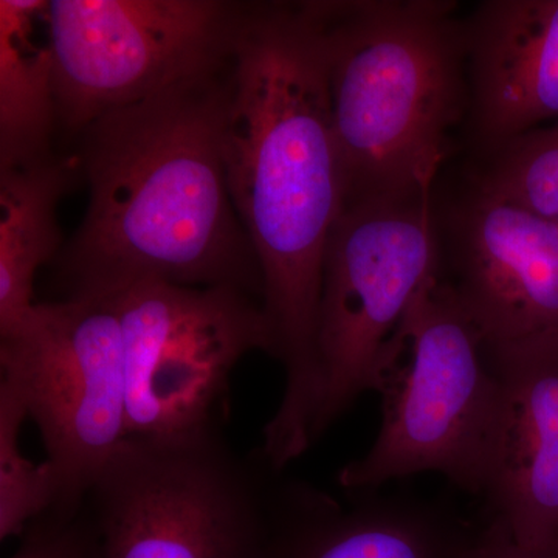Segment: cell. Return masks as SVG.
<instances>
[{
    "label": "cell",
    "instance_id": "obj_8",
    "mask_svg": "<svg viewBox=\"0 0 558 558\" xmlns=\"http://www.w3.org/2000/svg\"><path fill=\"white\" fill-rule=\"evenodd\" d=\"M0 368L39 428L58 483L53 509L80 510L130 439L116 304L109 296L38 303L21 329L0 339Z\"/></svg>",
    "mask_w": 558,
    "mask_h": 558
},
{
    "label": "cell",
    "instance_id": "obj_4",
    "mask_svg": "<svg viewBox=\"0 0 558 558\" xmlns=\"http://www.w3.org/2000/svg\"><path fill=\"white\" fill-rule=\"evenodd\" d=\"M384 417L368 453L337 475L347 492L440 473L486 497L501 442L506 395L480 333L440 275L410 304L385 352Z\"/></svg>",
    "mask_w": 558,
    "mask_h": 558
},
{
    "label": "cell",
    "instance_id": "obj_1",
    "mask_svg": "<svg viewBox=\"0 0 558 558\" xmlns=\"http://www.w3.org/2000/svg\"><path fill=\"white\" fill-rule=\"evenodd\" d=\"M222 156L263 271L270 355L286 374L264 442L279 457H299L310 449L317 409L323 259L347 201L310 2L245 3L226 70Z\"/></svg>",
    "mask_w": 558,
    "mask_h": 558
},
{
    "label": "cell",
    "instance_id": "obj_13",
    "mask_svg": "<svg viewBox=\"0 0 558 558\" xmlns=\"http://www.w3.org/2000/svg\"><path fill=\"white\" fill-rule=\"evenodd\" d=\"M465 24L473 126L494 154L558 119V0H487Z\"/></svg>",
    "mask_w": 558,
    "mask_h": 558
},
{
    "label": "cell",
    "instance_id": "obj_10",
    "mask_svg": "<svg viewBox=\"0 0 558 558\" xmlns=\"http://www.w3.org/2000/svg\"><path fill=\"white\" fill-rule=\"evenodd\" d=\"M446 279L484 348L558 336V227L476 189L453 216Z\"/></svg>",
    "mask_w": 558,
    "mask_h": 558
},
{
    "label": "cell",
    "instance_id": "obj_19",
    "mask_svg": "<svg viewBox=\"0 0 558 558\" xmlns=\"http://www.w3.org/2000/svg\"><path fill=\"white\" fill-rule=\"evenodd\" d=\"M472 558H558V549L520 545L501 521L490 519L487 527L480 531Z\"/></svg>",
    "mask_w": 558,
    "mask_h": 558
},
{
    "label": "cell",
    "instance_id": "obj_18",
    "mask_svg": "<svg viewBox=\"0 0 558 558\" xmlns=\"http://www.w3.org/2000/svg\"><path fill=\"white\" fill-rule=\"evenodd\" d=\"M9 558H101L86 510L50 509L33 520Z\"/></svg>",
    "mask_w": 558,
    "mask_h": 558
},
{
    "label": "cell",
    "instance_id": "obj_3",
    "mask_svg": "<svg viewBox=\"0 0 558 558\" xmlns=\"http://www.w3.org/2000/svg\"><path fill=\"white\" fill-rule=\"evenodd\" d=\"M325 53L347 204L432 194L465 102L453 2H310Z\"/></svg>",
    "mask_w": 558,
    "mask_h": 558
},
{
    "label": "cell",
    "instance_id": "obj_15",
    "mask_svg": "<svg viewBox=\"0 0 558 558\" xmlns=\"http://www.w3.org/2000/svg\"><path fill=\"white\" fill-rule=\"evenodd\" d=\"M43 0H0V170L51 156L58 124L49 40H36Z\"/></svg>",
    "mask_w": 558,
    "mask_h": 558
},
{
    "label": "cell",
    "instance_id": "obj_12",
    "mask_svg": "<svg viewBox=\"0 0 558 558\" xmlns=\"http://www.w3.org/2000/svg\"><path fill=\"white\" fill-rule=\"evenodd\" d=\"M484 351L506 395L488 513L520 545L558 549V336Z\"/></svg>",
    "mask_w": 558,
    "mask_h": 558
},
{
    "label": "cell",
    "instance_id": "obj_6",
    "mask_svg": "<svg viewBox=\"0 0 558 558\" xmlns=\"http://www.w3.org/2000/svg\"><path fill=\"white\" fill-rule=\"evenodd\" d=\"M440 275L432 194L344 205L323 259L312 446L360 396L380 392L389 340Z\"/></svg>",
    "mask_w": 558,
    "mask_h": 558
},
{
    "label": "cell",
    "instance_id": "obj_11",
    "mask_svg": "<svg viewBox=\"0 0 558 558\" xmlns=\"http://www.w3.org/2000/svg\"><path fill=\"white\" fill-rule=\"evenodd\" d=\"M282 473V472H281ZM275 486L271 558H472L480 532L438 502L377 490L347 502L306 481Z\"/></svg>",
    "mask_w": 558,
    "mask_h": 558
},
{
    "label": "cell",
    "instance_id": "obj_14",
    "mask_svg": "<svg viewBox=\"0 0 558 558\" xmlns=\"http://www.w3.org/2000/svg\"><path fill=\"white\" fill-rule=\"evenodd\" d=\"M78 167L46 157L0 170V339L32 317L40 267L62 248L58 205Z\"/></svg>",
    "mask_w": 558,
    "mask_h": 558
},
{
    "label": "cell",
    "instance_id": "obj_7",
    "mask_svg": "<svg viewBox=\"0 0 558 558\" xmlns=\"http://www.w3.org/2000/svg\"><path fill=\"white\" fill-rule=\"evenodd\" d=\"M245 3L53 0L46 24L58 124L94 121L226 68Z\"/></svg>",
    "mask_w": 558,
    "mask_h": 558
},
{
    "label": "cell",
    "instance_id": "obj_16",
    "mask_svg": "<svg viewBox=\"0 0 558 558\" xmlns=\"http://www.w3.org/2000/svg\"><path fill=\"white\" fill-rule=\"evenodd\" d=\"M28 411L17 389L0 380V539L20 538L33 520L53 509L58 483L49 462H33L21 449Z\"/></svg>",
    "mask_w": 558,
    "mask_h": 558
},
{
    "label": "cell",
    "instance_id": "obj_2",
    "mask_svg": "<svg viewBox=\"0 0 558 558\" xmlns=\"http://www.w3.org/2000/svg\"><path fill=\"white\" fill-rule=\"evenodd\" d=\"M227 64L81 132L89 204L51 263L58 300L102 299L159 281L236 289L263 304V271L223 165Z\"/></svg>",
    "mask_w": 558,
    "mask_h": 558
},
{
    "label": "cell",
    "instance_id": "obj_9",
    "mask_svg": "<svg viewBox=\"0 0 558 558\" xmlns=\"http://www.w3.org/2000/svg\"><path fill=\"white\" fill-rule=\"evenodd\" d=\"M109 299L123 337L130 438L220 427L234 366L248 352H271L263 304L241 290L146 281Z\"/></svg>",
    "mask_w": 558,
    "mask_h": 558
},
{
    "label": "cell",
    "instance_id": "obj_17",
    "mask_svg": "<svg viewBox=\"0 0 558 558\" xmlns=\"http://www.w3.org/2000/svg\"><path fill=\"white\" fill-rule=\"evenodd\" d=\"M476 189L558 227V123L520 135L492 154Z\"/></svg>",
    "mask_w": 558,
    "mask_h": 558
},
{
    "label": "cell",
    "instance_id": "obj_5",
    "mask_svg": "<svg viewBox=\"0 0 558 558\" xmlns=\"http://www.w3.org/2000/svg\"><path fill=\"white\" fill-rule=\"evenodd\" d=\"M278 470L220 427L124 440L84 499L101 558H271Z\"/></svg>",
    "mask_w": 558,
    "mask_h": 558
}]
</instances>
